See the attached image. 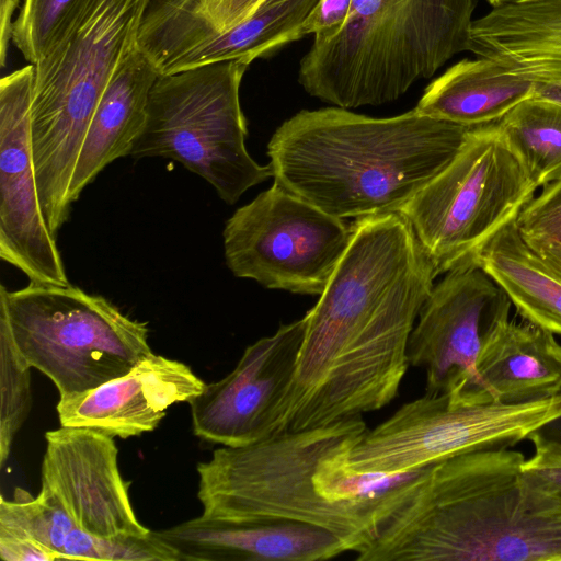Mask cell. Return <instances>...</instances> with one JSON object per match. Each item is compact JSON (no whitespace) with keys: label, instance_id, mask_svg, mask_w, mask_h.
I'll list each match as a JSON object with an SVG mask.
<instances>
[{"label":"cell","instance_id":"cell-1","mask_svg":"<svg viewBox=\"0 0 561 561\" xmlns=\"http://www.w3.org/2000/svg\"><path fill=\"white\" fill-rule=\"evenodd\" d=\"M435 277L402 215L356 219L347 251L305 316L282 431L323 426L391 402Z\"/></svg>","mask_w":561,"mask_h":561},{"label":"cell","instance_id":"cell-2","mask_svg":"<svg viewBox=\"0 0 561 561\" xmlns=\"http://www.w3.org/2000/svg\"><path fill=\"white\" fill-rule=\"evenodd\" d=\"M511 448L468 451L415 470L378 506L357 561H561V496Z\"/></svg>","mask_w":561,"mask_h":561},{"label":"cell","instance_id":"cell-3","mask_svg":"<svg viewBox=\"0 0 561 561\" xmlns=\"http://www.w3.org/2000/svg\"><path fill=\"white\" fill-rule=\"evenodd\" d=\"M471 127L420 114L302 110L267 145L274 182L336 218L400 210L458 153Z\"/></svg>","mask_w":561,"mask_h":561},{"label":"cell","instance_id":"cell-4","mask_svg":"<svg viewBox=\"0 0 561 561\" xmlns=\"http://www.w3.org/2000/svg\"><path fill=\"white\" fill-rule=\"evenodd\" d=\"M477 0H352L339 27L314 35L298 81L342 108L381 105L468 50Z\"/></svg>","mask_w":561,"mask_h":561},{"label":"cell","instance_id":"cell-5","mask_svg":"<svg viewBox=\"0 0 561 561\" xmlns=\"http://www.w3.org/2000/svg\"><path fill=\"white\" fill-rule=\"evenodd\" d=\"M149 0H75L34 67L31 142L46 224L69 219V188L96 105L135 47Z\"/></svg>","mask_w":561,"mask_h":561},{"label":"cell","instance_id":"cell-6","mask_svg":"<svg viewBox=\"0 0 561 561\" xmlns=\"http://www.w3.org/2000/svg\"><path fill=\"white\" fill-rule=\"evenodd\" d=\"M367 430L362 415H355L215 449L196 467L202 516L305 523L329 530L347 551L362 554L375 538L377 505L329 499L320 492L316 474L323 460L353 449Z\"/></svg>","mask_w":561,"mask_h":561},{"label":"cell","instance_id":"cell-7","mask_svg":"<svg viewBox=\"0 0 561 561\" xmlns=\"http://www.w3.org/2000/svg\"><path fill=\"white\" fill-rule=\"evenodd\" d=\"M0 334L18 363L48 377L59 398L119 378L153 353L147 322L71 284H1Z\"/></svg>","mask_w":561,"mask_h":561},{"label":"cell","instance_id":"cell-8","mask_svg":"<svg viewBox=\"0 0 561 561\" xmlns=\"http://www.w3.org/2000/svg\"><path fill=\"white\" fill-rule=\"evenodd\" d=\"M250 64L227 60L160 75L130 154L172 159L208 182L229 205L273 176L245 148L240 85Z\"/></svg>","mask_w":561,"mask_h":561},{"label":"cell","instance_id":"cell-9","mask_svg":"<svg viewBox=\"0 0 561 561\" xmlns=\"http://www.w3.org/2000/svg\"><path fill=\"white\" fill-rule=\"evenodd\" d=\"M537 188L495 122L471 127L454 159L399 214L438 276L472 261Z\"/></svg>","mask_w":561,"mask_h":561},{"label":"cell","instance_id":"cell-10","mask_svg":"<svg viewBox=\"0 0 561 561\" xmlns=\"http://www.w3.org/2000/svg\"><path fill=\"white\" fill-rule=\"evenodd\" d=\"M561 414V393L518 404L473 403L444 391L404 403L348 455L360 473L393 476L455 455L510 448Z\"/></svg>","mask_w":561,"mask_h":561},{"label":"cell","instance_id":"cell-11","mask_svg":"<svg viewBox=\"0 0 561 561\" xmlns=\"http://www.w3.org/2000/svg\"><path fill=\"white\" fill-rule=\"evenodd\" d=\"M353 233L354 222L324 213L274 182L227 220L225 259L236 277L271 289L321 295Z\"/></svg>","mask_w":561,"mask_h":561},{"label":"cell","instance_id":"cell-12","mask_svg":"<svg viewBox=\"0 0 561 561\" xmlns=\"http://www.w3.org/2000/svg\"><path fill=\"white\" fill-rule=\"evenodd\" d=\"M306 318L249 345L234 369L188 401L192 428L203 440L249 445L282 432L304 340Z\"/></svg>","mask_w":561,"mask_h":561},{"label":"cell","instance_id":"cell-13","mask_svg":"<svg viewBox=\"0 0 561 561\" xmlns=\"http://www.w3.org/2000/svg\"><path fill=\"white\" fill-rule=\"evenodd\" d=\"M34 67L0 81V257L30 283L68 285L56 237L43 213L31 142Z\"/></svg>","mask_w":561,"mask_h":561},{"label":"cell","instance_id":"cell-14","mask_svg":"<svg viewBox=\"0 0 561 561\" xmlns=\"http://www.w3.org/2000/svg\"><path fill=\"white\" fill-rule=\"evenodd\" d=\"M506 293L474 261L446 272L420 310L408 360L426 371L425 394L462 387L491 332L508 319Z\"/></svg>","mask_w":561,"mask_h":561},{"label":"cell","instance_id":"cell-15","mask_svg":"<svg viewBox=\"0 0 561 561\" xmlns=\"http://www.w3.org/2000/svg\"><path fill=\"white\" fill-rule=\"evenodd\" d=\"M45 439L39 499L96 537H147L152 533L134 512L130 482L119 472L112 436L89 427L60 426L46 432Z\"/></svg>","mask_w":561,"mask_h":561},{"label":"cell","instance_id":"cell-16","mask_svg":"<svg viewBox=\"0 0 561 561\" xmlns=\"http://www.w3.org/2000/svg\"><path fill=\"white\" fill-rule=\"evenodd\" d=\"M205 387L186 364L151 353L119 378L59 398L56 409L61 426L89 427L126 439L152 432L171 405L188 402Z\"/></svg>","mask_w":561,"mask_h":561},{"label":"cell","instance_id":"cell-17","mask_svg":"<svg viewBox=\"0 0 561 561\" xmlns=\"http://www.w3.org/2000/svg\"><path fill=\"white\" fill-rule=\"evenodd\" d=\"M180 561H323L346 552L332 533L298 522H226L202 515L157 531Z\"/></svg>","mask_w":561,"mask_h":561},{"label":"cell","instance_id":"cell-18","mask_svg":"<svg viewBox=\"0 0 561 561\" xmlns=\"http://www.w3.org/2000/svg\"><path fill=\"white\" fill-rule=\"evenodd\" d=\"M561 386V344L524 321L500 323L482 345L470 379L449 391L473 403L518 404L548 398Z\"/></svg>","mask_w":561,"mask_h":561},{"label":"cell","instance_id":"cell-19","mask_svg":"<svg viewBox=\"0 0 561 561\" xmlns=\"http://www.w3.org/2000/svg\"><path fill=\"white\" fill-rule=\"evenodd\" d=\"M468 51L528 80L534 96L561 104V0L493 8L473 20Z\"/></svg>","mask_w":561,"mask_h":561},{"label":"cell","instance_id":"cell-20","mask_svg":"<svg viewBox=\"0 0 561 561\" xmlns=\"http://www.w3.org/2000/svg\"><path fill=\"white\" fill-rule=\"evenodd\" d=\"M160 76L137 47L119 62L91 118L70 182V199L115 160L130 154L141 133L150 91Z\"/></svg>","mask_w":561,"mask_h":561},{"label":"cell","instance_id":"cell-21","mask_svg":"<svg viewBox=\"0 0 561 561\" xmlns=\"http://www.w3.org/2000/svg\"><path fill=\"white\" fill-rule=\"evenodd\" d=\"M0 534L33 540L58 560L180 561L157 531L147 537H96L77 527L56 506L21 489L13 500L0 499Z\"/></svg>","mask_w":561,"mask_h":561},{"label":"cell","instance_id":"cell-22","mask_svg":"<svg viewBox=\"0 0 561 561\" xmlns=\"http://www.w3.org/2000/svg\"><path fill=\"white\" fill-rule=\"evenodd\" d=\"M534 96L533 84L486 57L463 59L433 80L417 105L420 114L467 127L499 122Z\"/></svg>","mask_w":561,"mask_h":561},{"label":"cell","instance_id":"cell-23","mask_svg":"<svg viewBox=\"0 0 561 561\" xmlns=\"http://www.w3.org/2000/svg\"><path fill=\"white\" fill-rule=\"evenodd\" d=\"M529 323L561 335V276L520 238L515 221L473 257Z\"/></svg>","mask_w":561,"mask_h":561},{"label":"cell","instance_id":"cell-24","mask_svg":"<svg viewBox=\"0 0 561 561\" xmlns=\"http://www.w3.org/2000/svg\"><path fill=\"white\" fill-rule=\"evenodd\" d=\"M497 124L538 188L561 179V104L531 96Z\"/></svg>","mask_w":561,"mask_h":561},{"label":"cell","instance_id":"cell-25","mask_svg":"<svg viewBox=\"0 0 561 561\" xmlns=\"http://www.w3.org/2000/svg\"><path fill=\"white\" fill-rule=\"evenodd\" d=\"M515 224L526 245L561 276V179L543 186Z\"/></svg>","mask_w":561,"mask_h":561},{"label":"cell","instance_id":"cell-26","mask_svg":"<svg viewBox=\"0 0 561 561\" xmlns=\"http://www.w3.org/2000/svg\"><path fill=\"white\" fill-rule=\"evenodd\" d=\"M0 466L9 458L14 437L32 407L31 369L16 360L7 339L0 334Z\"/></svg>","mask_w":561,"mask_h":561},{"label":"cell","instance_id":"cell-27","mask_svg":"<svg viewBox=\"0 0 561 561\" xmlns=\"http://www.w3.org/2000/svg\"><path fill=\"white\" fill-rule=\"evenodd\" d=\"M75 0H23L12 42L32 65L41 58L56 25Z\"/></svg>","mask_w":561,"mask_h":561},{"label":"cell","instance_id":"cell-28","mask_svg":"<svg viewBox=\"0 0 561 561\" xmlns=\"http://www.w3.org/2000/svg\"><path fill=\"white\" fill-rule=\"evenodd\" d=\"M533 456L523 463L524 473L545 490L561 496V454L534 445Z\"/></svg>","mask_w":561,"mask_h":561},{"label":"cell","instance_id":"cell-29","mask_svg":"<svg viewBox=\"0 0 561 561\" xmlns=\"http://www.w3.org/2000/svg\"><path fill=\"white\" fill-rule=\"evenodd\" d=\"M352 0H319L299 28V38L339 27L347 18Z\"/></svg>","mask_w":561,"mask_h":561},{"label":"cell","instance_id":"cell-30","mask_svg":"<svg viewBox=\"0 0 561 561\" xmlns=\"http://www.w3.org/2000/svg\"><path fill=\"white\" fill-rule=\"evenodd\" d=\"M0 558L4 561H56L57 557L37 542L0 534Z\"/></svg>","mask_w":561,"mask_h":561},{"label":"cell","instance_id":"cell-31","mask_svg":"<svg viewBox=\"0 0 561 561\" xmlns=\"http://www.w3.org/2000/svg\"><path fill=\"white\" fill-rule=\"evenodd\" d=\"M23 0H0V66L7 64L9 43L12 39V16L19 3Z\"/></svg>","mask_w":561,"mask_h":561},{"label":"cell","instance_id":"cell-32","mask_svg":"<svg viewBox=\"0 0 561 561\" xmlns=\"http://www.w3.org/2000/svg\"><path fill=\"white\" fill-rule=\"evenodd\" d=\"M561 393V386L558 390ZM533 445H540L561 454V414L541 425L529 437Z\"/></svg>","mask_w":561,"mask_h":561},{"label":"cell","instance_id":"cell-33","mask_svg":"<svg viewBox=\"0 0 561 561\" xmlns=\"http://www.w3.org/2000/svg\"><path fill=\"white\" fill-rule=\"evenodd\" d=\"M541 0H488V2L493 8H500V7H506V5H517V4H524V3H530Z\"/></svg>","mask_w":561,"mask_h":561}]
</instances>
